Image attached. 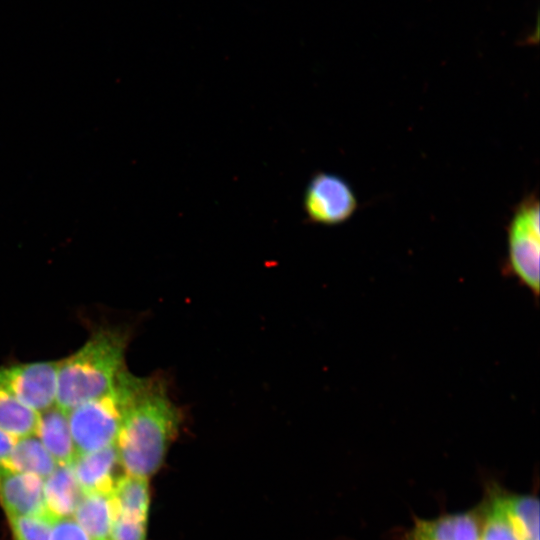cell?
<instances>
[{
	"label": "cell",
	"mask_w": 540,
	"mask_h": 540,
	"mask_svg": "<svg viewBox=\"0 0 540 540\" xmlns=\"http://www.w3.org/2000/svg\"><path fill=\"white\" fill-rule=\"evenodd\" d=\"M17 437L0 429V466L9 468L10 457Z\"/></svg>",
	"instance_id": "obj_21"
},
{
	"label": "cell",
	"mask_w": 540,
	"mask_h": 540,
	"mask_svg": "<svg viewBox=\"0 0 540 540\" xmlns=\"http://www.w3.org/2000/svg\"><path fill=\"white\" fill-rule=\"evenodd\" d=\"M181 420V411L162 380L137 377L115 442L123 472L147 479L155 474Z\"/></svg>",
	"instance_id": "obj_1"
},
{
	"label": "cell",
	"mask_w": 540,
	"mask_h": 540,
	"mask_svg": "<svg viewBox=\"0 0 540 540\" xmlns=\"http://www.w3.org/2000/svg\"><path fill=\"white\" fill-rule=\"evenodd\" d=\"M71 465H58L43 480V497L46 517L54 522L71 518L83 496Z\"/></svg>",
	"instance_id": "obj_10"
},
{
	"label": "cell",
	"mask_w": 540,
	"mask_h": 540,
	"mask_svg": "<svg viewBox=\"0 0 540 540\" xmlns=\"http://www.w3.org/2000/svg\"><path fill=\"white\" fill-rule=\"evenodd\" d=\"M50 540H90V538L71 517L52 522Z\"/></svg>",
	"instance_id": "obj_20"
},
{
	"label": "cell",
	"mask_w": 540,
	"mask_h": 540,
	"mask_svg": "<svg viewBox=\"0 0 540 540\" xmlns=\"http://www.w3.org/2000/svg\"><path fill=\"white\" fill-rule=\"evenodd\" d=\"M482 511L481 540H523L492 495Z\"/></svg>",
	"instance_id": "obj_17"
},
{
	"label": "cell",
	"mask_w": 540,
	"mask_h": 540,
	"mask_svg": "<svg viewBox=\"0 0 540 540\" xmlns=\"http://www.w3.org/2000/svg\"><path fill=\"white\" fill-rule=\"evenodd\" d=\"M148 519L117 515L112 540H147Z\"/></svg>",
	"instance_id": "obj_19"
},
{
	"label": "cell",
	"mask_w": 540,
	"mask_h": 540,
	"mask_svg": "<svg viewBox=\"0 0 540 540\" xmlns=\"http://www.w3.org/2000/svg\"><path fill=\"white\" fill-rule=\"evenodd\" d=\"M492 496L523 540H539V501L531 495L494 492Z\"/></svg>",
	"instance_id": "obj_13"
},
{
	"label": "cell",
	"mask_w": 540,
	"mask_h": 540,
	"mask_svg": "<svg viewBox=\"0 0 540 540\" xmlns=\"http://www.w3.org/2000/svg\"><path fill=\"white\" fill-rule=\"evenodd\" d=\"M13 540H50L52 522L43 516L11 517Z\"/></svg>",
	"instance_id": "obj_18"
},
{
	"label": "cell",
	"mask_w": 540,
	"mask_h": 540,
	"mask_svg": "<svg viewBox=\"0 0 540 540\" xmlns=\"http://www.w3.org/2000/svg\"><path fill=\"white\" fill-rule=\"evenodd\" d=\"M58 465L36 434L17 438L9 461V468L42 480Z\"/></svg>",
	"instance_id": "obj_14"
},
{
	"label": "cell",
	"mask_w": 540,
	"mask_h": 540,
	"mask_svg": "<svg viewBox=\"0 0 540 540\" xmlns=\"http://www.w3.org/2000/svg\"><path fill=\"white\" fill-rule=\"evenodd\" d=\"M36 436L59 465H70L76 457L67 413L56 405L39 413Z\"/></svg>",
	"instance_id": "obj_12"
},
{
	"label": "cell",
	"mask_w": 540,
	"mask_h": 540,
	"mask_svg": "<svg viewBox=\"0 0 540 540\" xmlns=\"http://www.w3.org/2000/svg\"><path fill=\"white\" fill-rule=\"evenodd\" d=\"M112 497L117 515L148 519L150 497L147 478L122 474L114 486Z\"/></svg>",
	"instance_id": "obj_15"
},
{
	"label": "cell",
	"mask_w": 540,
	"mask_h": 540,
	"mask_svg": "<svg viewBox=\"0 0 540 540\" xmlns=\"http://www.w3.org/2000/svg\"><path fill=\"white\" fill-rule=\"evenodd\" d=\"M482 508L417 520L406 540H481Z\"/></svg>",
	"instance_id": "obj_9"
},
{
	"label": "cell",
	"mask_w": 540,
	"mask_h": 540,
	"mask_svg": "<svg viewBox=\"0 0 540 540\" xmlns=\"http://www.w3.org/2000/svg\"><path fill=\"white\" fill-rule=\"evenodd\" d=\"M58 361L0 366V388L27 408L41 413L56 403Z\"/></svg>",
	"instance_id": "obj_5"
},
{
	"label": "cell",
	"mask_w": 540,
	"mask_h": 540,
	"mask_svg": "<svg viewBox=\"0 0 540 540\" xmlns=\"http://www.w3.org/2000/svg\"><path fill=\"white\" fill-rule=\"evenodd\" d=\"M357 206L351 186L340 176L327 172L314 174L303 196L307 219L316 224H341L352 217Z\"/></svg>",
	"instance_id": "obj_6"
},
{
	"label": "cell",
	"mask_w": 540,
	"mask_h": 540,
	"mask_svg": "<svg viewBox=\"0 0 540 540\" xmlns=\"http://www.w3.org/2000/svg\"><path fill=\"white\" fill-rule=\"evenodd\" d=\"M117 517L111 493H84L73 519L88 535L90 540H112Z\"/></svg>",
	"instance_id": "obj_11"
},
{
	"label": "cell",
	"mask_w": 540,
	"mask_h": 540,
	"mask_svg": "<svg viewBox=\"0 0 540 540\" xmlns=\"http://www.w3.org/2000/svg\"><path fill=\"white\" fill-rule=\"evenodd\" d=\"M70 465L83 493H111L122 475L115 444L76 455Z\"/></svg>",
	"instance_id": "obj_8"
},
{
	"label": "cell",
	"mask_w": 540,
	"mask_h": 540,
	"mask_svg": "<svg viewBox=\"0 0 540 540\" xmlns=\"http://www.w3.org/2000/svg\"><path fill=\"white\" fill-rule=\"evenodd\" d=\"M39 413L27 408L0 388V429L20 438L36 433Z\"/></svg>",
	"instance_id": "obj_16"
},
{
	"label": "cell",
	"mask_w": 540,
	"mask_h": 540,
	"mask_svg": "<svg viewBox=\"0 0 540 540\" xmlns=\"http://www.w3.org/2000/svg\"><path fill=\"white\" fill-rule=\"evenodd\" d=\"M130 336L124 328L101 326L73 354L58 361L55 405L68 413L108 392L125 368Z\"/></svg>",
	"instance_id": "obj_2"
},
{
	"label": "cell",
	"mask_w": 540,
	"mask_h": 540,
	"mask_svg": "<svg viewBox=\"0 0 540 540\" xmlns=\"http://www.w3.org/2000/svg\"><path fill=\"white\" fill-rule=\"evenodd\" d=\"M136 381L137 377L124 369L108 392L67 413L76 455L115 444Z\"/></svg>",
	"instance_id": "obj_3"
},
{
	"label": "cell",
	"mask_w": 540,
	"mask_h": 540,
	"mask_svg": "<svg viewBox=\"0 0 540 540\" xmlns=\"http://www.w3.org/2000/svg\"><path fill=\"white\" fill-rule=\"evenodd\" d=\"M0 503L8 518L46 517L43 480L0 466Z\"/></svg>",
	"instance_id": "obj_7"
},
{
	"label": "cell",
	"mask_w": 540,
	"mask_h": 540,
	"mask_svg": "<svg viewBox=\"0 0 540 540\" xmlns=\"http://www.w3.org/2000/svg\"><path fill=\"white\" fill-rule=\"evenodd\" d=\"M539 213L535 194L524 197L516 206L507 226L508 249L504 267L533 294L535 300L539 296Z\"/></svg>",
	"instance_id": "obj_4"
}]
</instances>
